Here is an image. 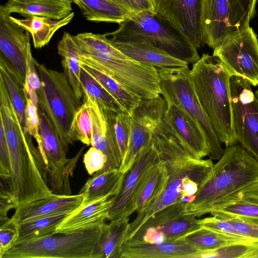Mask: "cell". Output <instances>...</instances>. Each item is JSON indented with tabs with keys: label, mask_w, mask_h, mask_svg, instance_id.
Returning a JSON list of instances; mask_svg holds the SVG:
<instances>
[{
	"label": "cell",
	"mask_w": 258,
	"mask_h": 258,
	"mask_svg": "<svg viewBox=\"0 0 258 258\" xmlns=\"http://www.w3.org/2000/svg\"><path fill=\"white\" fill-rule=\"evenodd\" d=\"M210 213L221 218L238 217L258 223V188L244 192Z\"/></svg>",
	"instance_id": "83f0119b"
},
{
	"label": "cell",
	"mask_w": 258,
	"mask_h": 258,
	"mask_svg": "<svg viewBox=\"0 0 258 258\" xmlns=\"http://www.w3.org/2000/svg\"><path fill=\"white\" fill-rule=\"evenodd\" d=\"M114 201V196H106L81 205L63 220L57 227L55 233L72 232L106 222Z\"/></svg>",
	"instance_id": "ffe728a7"
},
{
	"label": "cell",
	"mask_w": 258,
	"mask_h": 258,
	"mask_svg": "<svg viewBox=\"0 0 258 258\" xmlns=\"http://www.w3.org/2000/svg\"><path fill=\"white\" fill-rule=\"evenodd\" d=\"M198 251L181 238L161 243H149L132 237L123 244L121 258H193Z\"/></svg>",
	"instance_id": "d6986e66"
},
{
	"label": "cell",
	"mask_w": 258,
	"mask_h": 258,
	"mask_svg": "<svg viewBox=\"0 0 258 258\" xmlns=\"http://www.w3.org/2000/svg\"><path fill=\"white\" fill-rule=\"evenodd\" d=\"M199 219L188 215L173 218L164 224L154 228L165 241H175L201 228Z\"/></svg>",
	"instance_id": "836d02e7"
},
{
	"label": "cell",
	"mask_w": 258,
	"mask_h": 258,
	"mask_svg": "<svg viewBox=\"0 0 258 258\" xmlns=\"http://www.w3.org/2000/svg\"><path fill=\"white\" fill-rule=\"evenodd\" d=\"M154 3L155 12L185 34L198 49L204 45L205 0H154Z\"/></svg>",
	"instance_id": "2e32d148"
},
{
	"label": "cell",
	"mask_w": 258,
	"mask_h": 258,
	"mask_svg": "<svg viewBox=\"0 0 258 258\" xmlns=\"http://www.w3.org/2000/svg\"><path fill=\"white\" fill-rule=\"evenodd\" d=\"M180 238L192 245L198 251L212 250L235 242H257L244 236L219 233L202 227Z\"/></svg>",
	"instance_id": "1f68e13d"
},
{
	"label": "cell",
	"mask_w": 258,
	"mask_h": 258,
	"mask_svg": "<svg viewBox=\"0 0 258 258\" xmlns=\"http://www.w3.org/2000/svg\"><path fill=\"white\" fill-rule=\"evenodd\" d=\"M84 199L83 196L80 194L74 195L52 194L49 197L27 203L16 209L10 222L16 226L40 218L69 215L81 206Z\"/></svg>",
	"instance_id": "ac0fdd59"
},
{
	"label": "cell",
	"mask_w": 258,
	"mask_h": 258,
	"mask_svg": "<svg viewBox=\"0 0 258 258\" xmlns=\"http://www.w3.org/2000/svg\"><path fill=\"white\" fill-rule=\"evenodd\" d=\"M118 28L103 34L110 41L148 44L194 64L200 58L198 48L182 31L155 12H141L119 23Z\"/></svg>",
	"instance_id": "277c9868"
},
{
	"label": "cell",
	"mask_w": 258,
	"mask_h": 258,
	"mask_svg": "<svg viewBox=\"0 0 258 258\" xmlns=\"http://www.w3.org/2000/svg\"><path fill=\"white\" fill-rule=\"evenodd\" d=\"M107 161V157L100 150L91 147L83 157V163L89 175H92L103 169Z\"/></svg>",
	"instance_id": "b9f144b4"
},
{
	"label": "cell",
	"mask_w": 258,
	"mask_h": 258,
	"mask_svg": "<svg viewBox=\"0 0 258 258\" xmlns=\"http://www.w3.org/2000/svg\"><path fill=\"white\" fill-rule=\"evenodd\" d=\"M72 0H8L0 7V12L18 13L28 17L43 16L53 19H62L73 11Z\"/></svg>",
	"instance_id": "44dd1931"
},
{
	"label": "cell",
	"mask_w": 258,
	"mask_h": 258,
	"mask_svg": "<svg viewBox=\"0 0 258 258\" xmlns=\"http://www.w3.org/2000/svg\"><path fill=\"white\" fill-rule=\"evenodd\" d=\"M1 182L0 190V223L7 222L10 218L8 217V213L12 209H15L12 198L8 190L5 183Z\"/></svg>",
	"instance_id": "bcb514c9"
},
{
	"label": "cell",
	"mask_w": 258,
	"mask_h": 258,
	"mask_svg": "<svg viewBox=\"0 0 258 258\" xmlns=\"http://www.w3.org/2000/svg\"><path fill=\"white\" fill-rule=\"evenodd\" d=\"M160 160L152 137L140 151L131 168L125 173L121 189L110 208L108 220L129 217L137 210L136 200L146 175L151 168Z\"/></svg>",
	"instance_id": "7c38bea8"
},
{
	"label": "cell",
	"mask_w": 258,
	"mask_h": 258,
	"mask_svg": "<svg viewBox=\"0 0 258 258\" xmlns=\"http://www.w3.org/2000/svg\"><path fill=\"white\" fill-rule=\"evenodd\" d=\"M255 242H235L212 250L198 251L194 254L193 258H251Z\"/></svg>",
	"instance_id": "e575fe53"
},
{
	"label": "cell",
	"mask_w": 258,
	"mask_h": 258,
	"mask_svg": "<svg viewBox=\"0 0 258 258\" xmlns=\"http://www.w3.org/2000/svg\"><path fill=\"white\" fill-rule=\"evenodd\" d=\"M234 124L238 143L258 161V99L245 79L231 77Z\"/></svg>",
	"instance_id": "30bf717a"
},
{
	"label": "cell",
	"mask_w": 258,
	"mask_h": 258,
	"mask_svg": "<svg viewBox=\"0 0 258 258\" xmlns=\"http://www.w3.org/2000/svg\"><path fill=\"white\" fill-rule=\"evenodd\" d=\"M254 94H255L256 98L258 99V89L255 91V92H254Z\"/></svg>",
	"instance_id": "681fc988"
},
{
	"label": "cell",
	"mask_w": 258,
	"mask_h": 258,
	"mask_svg": "<svg viewBox=\"0 0 258 258\" xmlns=\"http://www.w3.org/2000/svg\"><path fill=\"white\" fill-rule=\"evenodd\" d=\"M186 204L178 202L159 211L148 219L132 237L141 239L143 233L147 229L161 226L173 218L184 215Z\"/></svg>",
	"instance_id": "8d00e7d4"
},
{
	"label": "cell",
	"mask_w": 258,
	"mask_h": 258,
	"mask_svg": "<svg viewBox=\"0 0 258 258\" xmlns=\"http://www.w3.org/2000/svg\"><path fill=\"white\" fill-rule=\"evenodd\" d=\"M72 12L60 19H53L46 17L32 16L24 19L11 18L16 24L29 32L33 39L34 47L41 48L47 45L54 33L61 27L69 24L74 17Z\"/></svg>",
	"instance_id": "603a6c76"
},
{
	"label": "cell",
	"mask_w": 258,
	"mask_h": 258,
	"mask_svg": "<svg viewBox=\"0 0 258 258\" xmlns=\"http://www.w3.org/2000/svg\"><path fill=\"white\" fill-rule=\"evenodd\" d=\"M108 40L125 55L145 65L156 68L188 66L187 62L174 57L162 49L148 44L117 42L108 39Z\"/></svg>",
	"instance_id": "7402d4cb"
},
{
	"label": "cell",
	"mask_w": 258,
	"mask_h": 258,
	"mask_svg": "<svg viewBox=\"0 0 258 258\" xmlns=\"http://www.w3.org/2000/svg\"><path fill=\"white\" fill-rule=\"evenodd\" d=\"M167 102L161 95L157 98L142 100L132 115L131 134L129 144L119 172L125 174L132 167L141 149L149 143L162 121Z\"/></svg>",
	"instance_id": "4fadbf2b"
},
{
	"label": "cell",
	"mask_w": 258,
	"mask_h": 258,
	"mask_svg": "<svg viewBox=\"0 0 258 258\" xmlns=\"http://www.w3.org/2000/svg\"><path fill=\"white\" fill-rule=\"evenodd\" d=\"M168 180L165 163L160 160L147 173L139 190L137 200V213L150 207L162 193Z\"/></svg>",
	"instance_id": "d4e9b609"
},
{
	"label": "cell",
	"mask_w": 258,
	"mask_h": 258,
	"mask_svg": "<svg viewBox=\"0 0 258 258\" xmlns=\"http://www.w3.org/2000/svg\"><path fill=\"white\" fill-rule=\"evenodd\" d=\"M36 65L41 81L37 91L38 110L50 120L68 152L74 143L72 122L83 103L75 94L64 72L48 69L37 61Z\"/></svg>",
	"instance_id": "8992f818"
},
{
	"label": "cell",
	"mask_w": 258,
	"mask_h": 258,
	"mask_svg": "<svg viewBox=\"0 0 258 258\" xmlns=\"http://www.w3.org/2000/svg\"><path fill=\"white\" fill-rule=\"evenodd\" d=\"M250 21L237 0H205L203 15L204 44L215 49L247 29Z\"/></svg>",
	"instance_id": "9c48e42d"
},
{
	"label": "cell",
	"mask_w": 258,
	"mask_h": 258,
	"mask_svg": "<svg viewBox=\"0 0 258 258\" xmlns=\"http://www.w3.org/2000/svg\"><path fill=\"white\" fill-rule=\"evenodd\" d=\"M162 126L192 156L198 159L209 156L211 148L201 127L184 111L166 101Z\"/></svg>",
	"instance_id": "9a60e30c"
},
{
	"label": "cell",
	"mask_w": 258,
	"mask_h": 258,
	"mask_svg": "<svg viewBox=\"0 0 258 258\" xmlns=\"http://www.w3.org/2000/svg\"><path fill=\"white\" fill-rule=\"evenodd\" d=\"M107 223L12 245L2 258H102L100 244Z\"/></svg>",
	"instance_id": "5b68a950"
},
{
	"label": "cell",
	"mask_w": 258,
	"mask_h": 258,
	"mask_svg": "<svg viewBox=\"0 0 258 258\" xmlns=\"http://www.w3.org/2000/svg\"><path fill=\"white\" fill-rule=\"evenodd\" d=\"M91 119L92 136L91 146L102 152L107 157L103 169L97 172L119 169L122 159L116 140L114 122L116 112L102 109L88 95L84 94Z\"/></svg>",
	"instance_id": "e0dca14e"
},
{
	"label": "cell",
	"mask_w": 258,
	"mask_h": 258,
	"mask_svg": "<svg viewBox=\"0 0 258 258\" xmlns=\"http://www.w3.org/2000/svg\"><path fill=\"white\" fill-rule=\"evenodd\" d=\"M244 9L250 20L255 14V5L257 0H237Z\"/></svg>",
	"instance_id": "7dc6e473"
},
{
	"label": "cell",
	"mask_w": 258,
	"mask_h": 258,
	"mask_svg": "<svg viewBox=\"0 0 258 258\" xmlns=\"http://www.w3.org/2000/svg\"><path fill=\"white\" fill-rule=\"evenodd\" d=\"M258 188V161L240 144L228 147L200 186L184 215L198 217L211 213L242 193Z\"/></svg>",
	"instance_id": "6da1fadb"
},
{
	"label": "cell",
	"mask_w": 258,
	"mask_h": 258,
	"mask_svg": "<svg viewBox=\"0 0 258 258\" xmlns=\"http://www.w3.org/2000/svg\"><path fill=\"white\" fill-rule=\"evenodd\" d=\"M190 75L199 100L216 135L226 147L238 144L234 124L231 75L218 58L203 54Z\"/></svg>",
	"instance_id": "7a4b0ae2"
},
{
	"label": "cell",
	"mask_w": 258,
	"mask_h": 258,
	"mask_svg": "<svg viewBox=\"0 0 258 258\" xmlns=\"http://www.w3.org/2000/svg\"><path fill=\"white\" fill-rule=\"evenodd\" d=\"M199 223L201 227L215 232L243 236L240 234L229 221L224 218L213 216V217L199 219Z\"/></svg>",
	"instance_id": "ab89813d"
},
{
	"label": "cell",
	"mask_w": 258,
	"mask_h": 258,
	"mask_svg": "<svg viewBox=\"0 0 258 258\" xmlns=\"http://www.w3.org/2000/svg\"><path fill=\"white\" fill-rule=\"evenodd\" d=\"M71 135L74 142L79 141L87 146L91 145L92 121L85 101L75 114L71 127Z\"/></svg>",
	"instance_id": "d590c367"
},
{
	"label": "cell",
	"mask_w": 258,
	"mask_h": 258,
	"mask_svg": "<svg viewBox=\"0 0 258 258\" xmlns=\"http://www.w3.org/2000/svg\"><path fill=\"white\" fill-rule=\"evenodd\" d=\"M128 217L110 221L107 224L100 244L102 258H121L123 244L127 238Z\"/></svg>",
	"instance_id": "f1b7e54d"
},
{
	"label": "cell",
	"mask_w": 258,
	"mask_h": 258,
	"mask_svg": "<svg viewBox=\"0 0 258 258\" xmlns=\"http://www.w3.org/2000/svg\"><path fill=\"white\" fill-rule=\"evenodd\" d=\"M152 1V2L155 5V3H154V0H151Z\"/></svg>",
	"instance_id": "f907efd6"
},
{
	"label": "cell",
	"mask_w": 258,
	"mask_h": 258,
	"mask_svg": "<svg viewBox=\"0 0 258 258\" xmlns=\"http://www.w3.org/2000/svg\"><path fill=\"white\" fill-rule=\"evenodd\" d=\"M0 12V57L19 86L24 88L29 59L32 56L30 33Z\"/></svg>",
	"instance_id": "5bb4252c"
},
{
	"label": "cell",
	"mask_w": 258,
	"mask_h": 258,
	"mask_svg": "<svg viewBox=\"0 0 258 258\" xmlns=\"http://www.w3.org/2000/svg\"><path fill=\"white\" fill-rule=\"evenodd\" d=\"M251 258H258V242H255V247L251 255Z\"/></svg>",
	"instance_id": "c3c4849f"
},
{
	"label": "cell",
	"mask_w": 258,
	"mask_h": 258,
	"mask_svg": "<svg viewBox=\"0 0 258 258\" xmlns=\"http://www.w3.org/2000/svg\"><path fill=\"white\" fill-rule=\"evenodd\" d=\"M153 137L160 158L165 164L168 180L155 203L148 209L138 213L135 219L130 223L127 239L132 238L143 224L156 213L179 202L185 177L195 179L200 186L207 178L214 165L211 158L204 160L194 157L161 127L157 129Z\"/></svg>",
	"instance_id": "3957f363"
},
{
	"label": "cell",
	"mask_w": 258,
	"mask_h": 258,
	"mask_svg": "<svg viewBox=\"0 0 258 258\" xmlns=\"http://www.w3.org/2000/svg\"><path fill=\"white\" fill-rule=\"evenodd\" d=\"M0 258L12 246L16 234V227L10 222L0 224Z\"/></svg>",
	"instance_id": "f6af8a7d"
},
{
	"label": "cell",
	"mask_w": 258,
	"mask_h": 258,
	"mask_svg": "<svg viewBox=\"0 0 258 258\" xmlns=\"http://www.w3.org/2000/svg\"><path fill=\"white\" fill-rule=\"evenodd\" d=\"M125 175L119 172L118 169L96 172L87 180L79 192L84 198L81 205H85L106 196H117Z\"/></svg>",
	"instance_id": "cb8c5ba5"
},
{
	"label": "cell",
	"mask_w": 258,
	"mask_h": 258,
	"mask_svg": "<svg viewBox=\"0 0 258 258\" xmlns=\"http://www.w3.org/2000/svg\"><path fill=\"white\" fill-rule=\"evenodd\" d=\"M68 215L62 214L40 218L16 225V234L12 245L55 233L57 227Z\"/></svg>",
	"instance_id": "4dcf8cb0"
},
{
	"label": "cell",
	"mask_w": 258,
	"mask_h": 258,
	"mask_svg": "<svg viewBox=\"0 0 258 258\" xmlns=\"http://www.w3.org/2000/svg\"><path fill=\"white\" fill-rule=\"evenodd\" d=\"M57 50L62 57L61 64L69 83L76 96L82 99L84 94L80 80L81 64L73 36L64 32L58 43Z\"/></svg>",
	"instance_id": "4316f807"
},
{
	"label": "cell",
	"mask_w": 258,
	"mask_h": 258,
	"mask_svg": "<svg viewBox=\"0 0 258 258\" xmlns=\"http://www.w3.org/2000/svg\"><path fill=\"white\" fill-rule=\"evenodd\" d=\"M80 80L83 94L88 95L102 109L116 113L123 111L115 98L81 66Z\"/></svg>",
	"instance_id": "d6a6232c"
},
{
	"label": "cell",
	"mask_w": 258,
	"mask_h": 258,
	"mask_svg": "<svg viewBox=\"0 0 258 258\" xmlns=\"http://www.w3.org/2000/svg\"><path fill=\"white\" fill-rule=\"evenodd\" d=\"M213 55L219 59L232 77L258 86V39L250 26L214 49Z\"/></svg>",
	"instance_id": "8fae6325"
},
{
	"label": "cell",
	"mask_w": 258,
	"mask_h": 258,
	"mask_svg": "<svg viewBox=\"0 0 258 258\" xmlns=\"http://www.w3.org/2000/svg\"><path fill=\"white\" fill-rule=\"evenodd\" d=\"M80 64L115 98L122 110L132 116L142 99L104 73L88 65L81 63Z\"/></svg>",
	"instance_id": "f546056e"
},
{
	"label": "cell",
	"mask_w": 258,
	"mask_h": 258,
	"mask_svg": "<svg viewBox=\"0 0 258 258\" xmlns=\"http://www.w3.org/2000/svg\"><path fill=\"white\" fill-rule=\"evenodd\" d=\"M0 176L7 183L11 177L10 152L3 123L0 121Z\"/></svg>",
	"instance_id": "60d3db41"
},
{
	"label": "cell",
	"mask_w": 258,
	"mask_h": 258,
	"mask_svg": "<svg viewBox=\"0 0 258 258\" xmlns=\"http://www.w3.org/2000/svg\"><path fill=\"white\" fill-rule=\"evenodd\" d=\"M125 10L132 15L145 11L155 12V5L151 0H109Z\"/></svg>",
	"instance_id": "ee69618b"
},
{
	"label": "cell",
	"mask_w": 258,
	"mask_h": 258,
	"mask_svg": "<svg viewBox=\"0 0 258 258\" xmlns=\"http://www.w3.org/2000/svg\"><path fill=\"white\" fill-rule=\"evenodd\" d=\"M25 95L26 98L25 112L28 131L30 135L36 140L37 148H39L41 140L39 131L38 107L26 94Z\"/></svg>",
	"instance_id": "f35d334b"
},
{
	"label": "cell",
	"mask_w": 258,
	"mask_h": 258,
	"mask_svg": "<svg viewBox=\"0 0 258 258\" xmlns=\"http://www.w3.org/2000/svg\"><path fill=\"white\" fill-rule=\"evenodd\" d=\"M132 116L125 111L115 114L114 128L116 140L123 159L128 148L132 131Z\"/></svg>",
	"instance_id": "74e56055"
},
{
	"label": "cell",
	"mask_w": 258,
	"mask_h": 258,
	"mask_svg": "<svg viewBox=\"0 0 258 258\" xmlns=\"http://www.w3.org/2000/svg\"><path fill=\"white\" fill-rule=\"evenodd\" d=\"M89 21L119 24L132 15L109 0H72Z\"/></svg>",
	"instance_id": "484cf974"
},
{
	"label": "cell",
	"mask_w": 258,
	"mask_h": 258,
	"mask_svg": "<svg viewBox=\"0 0 258 258\" xmlns=\"http://www.w3.org/2000/svg\"><path fill=\"white\" fill-rule=\"evenodd\" d=\"M229 221L240 235L258 242V223L238 217L224 218Z\"/></svg>",
	"instance_id": "7bdbcfd3"
},
{
	"label": "cell",
	"mask_w": 258,
	"mask_h": 258,
	"mask_svg": "<svg viewBox=\"0 0 258 258\" xmlns=\"http://www.w3.org/2000/svg\"><path fill=\"white\" fill-rule=\"evenodd\" d=\"M41 146L37 148L45 163L48 185L53 194L72 195L70 178L84 149L82 148L73 158L68 153L50 120L38 110Z\"/></svg>",
	"instance_id": "ba28073f"
},
{
	"label": "cell",
	"mask_w": 258,
	"mask_h": 258,
	"mask_svg": "<svg viewBox=\"0 0 258 258\" xmlns=\"http://www.w3.org/2000/svg\"><path fill=\"white\" fill-rule=\"evenodd\" d=\"M157 69L161 95L182 109L201 127L210 146V158L220 160L224 150L199 100L188 66Z\"/></svg>",
	"instance_id": "52a82bcc"
}]
</instances>
